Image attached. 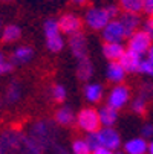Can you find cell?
<instances>
[{
    "label": "cell",
    "mask_w": 153,
    "mask_h": 154,
    "mask_svg": "<svg viewBox=\"0 0 153 154\" xmlns=\"http://www.w3.org/2000/svg\"><path fill=\"white\" fill-rule=\"evenodd\" d=\"M69 49L72 55L80 61L83 58H89V48H87V38L80 31L77 34L69 35Z\"/></svg>",
    "instance_id": "cell-10"
},
{
    "label": "cell",
    "mask_w": 153,
    "mask_h": 154,
    "mask_svg": "<svg viewBox=\"0 0 153 154\" xmlns=\"http://www.w3.org/2000/svg\"><path fill=\"white\" fill-rule=\"evenodd\" d=\"M142 12H145L148 17H151V12H153V0H144V2H142Z\"/></svg>",
    "instance_id": "cell-35"
},
{
    "label": "cell",
    "mask_w": 153,
    "mask_h": 154,
    "mask_svg": "<svg viewBox=\"0 0 153 154\" xmlns=\"http://www.w3.org/2000/svg\"><path fill=\"white\" fill-rule=\"evenodd\" d=\"M104 9H106L107 15L110 17V20L118 18V15H120V8H118V5H115V3H109V5L104 6Z\"/></svg>",
    "instance_id": "cell-31"
},
{
    "label": "cell",
    "mask_w": 153,
    "mask_h": 154,
    "mask_svg": "<svg viewBox=\"0 0 153 154\" xmlns=\"http://www.w3.org/2000/svg\"><path fill=\"white\" fill-rule=\"evenodd\" d=\"M126 48L123 43H104L103 45V57L109 61H120Z\"/></svg>",
    "instance_id": "cell-18"
},
{
    "label": "cell",
    "mask_w": 153,
    "mask_h": 154,
    "mask_svg": "<svg viewBox=\"0 0 153 154\" xmlns=\"http://www.w3.org/2000/svg\"><path fill=\"white\" fill-rule=\"evenodd\" d=\"M21 96H23V85H21L20 81L14 79L8 84L6 87V92H5V99L8 104H15L21 99Z\"/></svg>",
    "instance_id": "cell-20"
},
{
    "label": "cell",
    "mask_w": 153,
    "mask_h": 154,
    "mask_svg": "<svg viewBox=\"0 0 153 154\" xmlns=\"http://www.w3.org/2000/svg\"><path fill=\"white\" fill-rule=\"evenodd\" d=\"M51 152L52 154H71V151L66 148V146H63V145H57V146H54L52 149H51Z\"/></svg>",
    "instance_id": "cell-36"
},
{
    "label": "cell",
    "mask_w": 153,
    "mask_h": 154,
    "mask_svg": "<svg viewBox=\"0 0 153 154\" xmlns=\"http://www.w3.org/2000/svg\"><path fill=\"white\" fill-rule=\"evenodd\" d=\"M144 0H118V8L123 12L129 14H141Z\"/></svg>",
    "instance_id": "cell-23"
},
{
    "label": "cell",
    "mask_w": 153,
    "mask_h": 154,
    "mask_svg": "<svg viewBox=\"0 0 153 154\" xmlns=\"http://www.w3.org/2000/svg\"><path fill=\"white\" fill-rule=\"evenodd\" d=\"M141 58H142V55L126 49L118 63L123 66V69L126 70V73H136L138 67H139V63H141Z\"/></svg>",
    "instance_id": "cell-12"
},
{
    "label": "cell",
    "mask_w": 153,
    "mask_h": 154,
    "mask_svg": "<svg viewBox=\"0 0 153 154\" xmlns=\"http://www.w3.org/2000/svg\"><path fill=\"white\" fill-rule=\"evenodd\" d=\"M0 154H45L18 127L0 130Z\"/></svg>",
    "instance_id": "cell-1"
},
{
    "label": "cell",
    "mask_w": 153,
    "mask_h": 154,
    "mask_svg": "<svg viewBox=\"0 0 153 154\" xmlns=\"http://www.w3.org/2000/svg\"><path fill=\"white\" fill-rule=\"evenodd\" d=\"M129 41H127V49L132 51L135 54H139V55H145V52L151 48V37L147 35L144 31L138 29L135 31L132 35L127 37Z\"/></svg>",
    "instance_id": "cell-7"
},
{
    "label": "cell",
    "mask_w": 153,
    "mask_h": 154,
    "mask_svg": "<svg viewBox=\"0 0 153 154\" xmlns=\"http://www.w3.org/2000/svg\"><path fill=\"white\" fill-rule=\"evenodd\" d=\"M0 32H2V18H0Z\"/></svg>",
    "instance_id": "cell-40"
},
{
    "label": "cell",
    "mask_w": 153,
    "mask_h": 154,
    "mask_svg": "<svg viewBox=\"0 0 153 154\" xmlns=\"http://www.w3.org/2000/svg\"><path fill=\"white\" fill-rule=\"evenodd\" d=\"M98 145L104 146L107 149L118 151L121 146V134L113 128V127H100V130L95 131Z\"/></svg>",
    "instance_id": "cell-5"
},
{
    "label": "cell",
    "mask_w": 153,
    "mask_h": 154,
    "mask_svg": "<svg viewBox=\"0 0 153 154\" xmlns=\"http://www.w3.org/2000/svg\"><path fill=\"white\" fill-rule=\"evenodd\" d=\"M58 28H60V32L64 34V35H72V34H77L81 31V26H83V20L74 14V12H66L63 14L58 20Z\"/></svg>",
    "instance_id": "cell-9"
},
{
    "label": "cell",
    "mask_w": 153,
    "mask_h": 154,
    "mask_svg": "<svg viewBox=\"0 0 153 154\" xmlns=\"http://www.w3.org/2000/svg\"><path fill=\"white\" fill-rule=\"evenodd\" d=\"M21 38V29L20 26L11 23L6 25L5 28H2V32H0V40L6 45H12V43H17Z\"/></svg>",
    "instance_id": "cell-19"
},
{
    "label": "cell",
    "mask_w": 153,
    "mask_h": 154,
    "mask_svg": "<svg viewBox=\"0 0 153 154\" xmlns=\"http://www.w3.org/2000/svg\"><path fill=\"white\" fill-rule=\"evenodd\" d=\"M100 32H101V37H103L104 43H123L126 40L124 29H123L121 23L118 21V18L110 20Z\"/></svg>",
    "instance_id": "cell-8"
},
{
    "label": "cell",
    "mask_w": 153,
    "mask_h": 154,
    "mask_svg": "<svg viewBox=\"0 0 153 154\" xmlns=\"http://www.w3.org/2000/svg\"><path fill=\"white\" fill-rule=\"evenodd\" d=\"M71 154H91V148L87 145L86 139L84 137H77L72 140V145H71Z\"/></svg>",
    "instance_id": "cell-26"
},
{
    "label": "cell",
    "mask_w": 153,
    "mask_h": 154,
    "mask_svg": "<svg viewBox=\"0 0 153 154\" xmlns=\"http://www.w3.org/2000/svg\"><path fill=\"white\" fill-rule=\"evenodd\" d=\"M148 140L144 137H132L124 142V154H147Z\"/></svg>",
    "instance_id": "cell-13"
},
{
    "label": "cell",
    "mask_w": 153,
    "mask_h": 154,
    "mask_svg": "<svg viewBox=\"0 0 153 154\" xmlns=\"http://www.w3.org/2000/svg\"><path fill=\"white\" fill-rule=\"evenodd\" d=\"M26 134L34 140V143L43 152L51 151L54 146H57L61 137L58 125L52 119H46V118L32 121L26 128Z\"/></svg>",
    "instance_id": "cell-2"
},
{
    "label": "cell",
    "mask_w": 153,
    "mask_h": 154,
    "mask_svg": "<svg viewBox=\"0 0 153 154\" xmlns=\"http://www.w3.org/2000/svg\"><path fill=\"white\" fill-rule=\"evenodd\" d=\"M141 31H144L147 35H150V37H153V20H151V17H148L144 23H141Z\"/></svg>",
    "instance_id": "cell-32"
},
{
    "label": "cell",
    "mask_w": 153,
    "mask_h": 154,
    "mask_svg": "<svg viewBox=\"0 0 153 154\" xmlns=\"http://www.w3.org/2000/svg\"><path fill=\"white\" fill-rule=\"evenodd\" d=\"M71 2H72L74 5H78V6H83V5H86V2H87V0H71Z\"/></svg>",
    "instance_id": "cell-38"
},
{
    "label": "cell",
    "mask_w": 153,
    "mask_h": 154,
    "mask_svg": "<svg viewBox=\"0 0 153 154\" xmlns=\"http://www.w3.org/2000/svg\"><path fill=\"white\" fill-rule=\"evenodd\" d=\"M75 124L86 134L95 133V131L100 130V127H101L100 118H98V112L94 107H86V108L80 110V113L75 115Z\"/></svg>",
    "instance_id": "cell-3"
},
{
    "label": "cell",
    "mask_w": 153,
    "mask_h": 154,
    "mask_svg": "<svg viewBox=\"0 0 153 154\" xmlns=\"http://www.w3.org/2000/svg\"><path fill=\"white\" fill-rule=\"evenodd\" d=\"M77 75L81 81H89L94 76V64L89 58H83L77 64Z\"/></svg>",
    "instance_id": "cell-22"
},
{
    "label": "cell",
    "mask_w": 153,
    "mask_h": 154,
    "mask_svg": "<svg viewBox=\"0 0 153 154\" xmlns=\"http://www.w3.org/2000/svg\"><path fill=\"white\" fill-rule=\"evenodd\" d=\"M34 49L31 46H18L14 49L12 57H11V63L12 64H28L29 61L34 60Z\"/></svg>",
    "instance_id": "cell-17"
},
{
    "label": "cell",
    "mask_w": 153,
    "mask_h": 154,
    "mask_svg": "<svg viewBox=\"0 0 153 154\" xmlns=\"http://www.w3.org/2000/svg\"><path fill=\"white\" fill-rule=\"evenodd\" d=\"M64 45H66V41H64L63 34H57V35H52V37L46 38V48L54 54L61 52L64 49Z\"/></svg>",
    "instance_id": "cell-25"
},
{
    "label": "cell",
    "mask_w": 153,
    "mask_h": 154,
    "mask_svg": "<svg viewBox=\"0 0 153 154\" xmlns=\"http://www.w3.org/2000/svg\"><path fill=\"white\" fill-rule=\"evenodd\" d=\"M86 142H87V145H89V148L91 149H95V148H98L100 145H98V139H97V134L95 133H89L86 137Z\"/></svg>",
    "instance_id": "cell-34"
},
{
    "label": "cell",
    "mask_w": 153,
    "mask_h": 154,
    "mask_svg": "<svg viewBox=\"0 0 153 154\" xmlns=\"http://www.w3.org/2000/svg\"><path fill=\"white\" fill-rule=\"evenodd\" d=\"M118 21L121 23L123 29H124V34H126V38L129 35H132L135 31H138L141 28V17L139 14H129V12H123L118 15Z\"/></svg>",
    "instance_id": "cell-11"
},
{
    "label": "cell",
    "mask_w": 153,
    "mask_h": 154,
    "mask_svg": "<svg viewBox=\"0 0 153 154\" xmlns=\"http://www.w3.org/2000/svg\"><path fill=\"white\" fill-rule=\"evenodd\" d=\"M109 21L110 17L107 15L104 6H92L84 14V23L91 31H101Z\"/></svg>",
    "instance_id": "cell-4"
},
{
    "label": "cell",
    "mask_w": 153,
    "mask_h": 154,
    "mask_svg": "<svg viewBox=\"0 0 153 154\" xmlns=\"http://www.w3.org/2000/svg\"><path fill=\"white\" fill-rule=\"evenodd\" d=\"M130 101V89L124 84H115V87H112V90L107 95V104L109 107H112L115 110L124 108L127 105V102Z\"/></svg>",
    "instance_id": "cell-6"
},
{
    "label": "cell",
    "mask_w": 153,
    "mask_h": 154,
    "mask_svg": "<svg viewBox=\"0 0 153 154\" xmlns=\"http://www.w3.org/2000/svg\"><path fill=\"white\" fill-rule=\"evenodd\" d=\"M43 32H45V38L57 35V34H61L60 28H58V21L55 18H48L45 21V25H43Z\"/></svg>",
    "instance_id": "cell-28"
},
{
    "label": "cell",
    "mask_w": 153,
    "mask_h": 154,
    "mask_svg": "<svg viewBox=\"0 0 153 154\" xmlns=\"http://www.w3.org/2000/svg\"><path fill=\"white\" fill-rule=\"evenodd\" d=\"M141 133H142L141 137H144L145 140H150V139H151V136H153V127H151L150 122L144 124V127H142V130H141Z\"/></svg>",
    "instance_id": "cell-33"
},
{
    "label": "cell",
    "mask_w": 153,
    "mask_h": 154,
    "mask_svg": "<svg viewBox=\"0 0 153 154\" xmlns=\"http://www.w3.org/2000/svg\"><path fill=\"white\" fill-rule=\"evenodd\" d=\"M51 96L55 102H64V99H66L68 96V90L66 87H64L63 84H54L52 89H51Z\"/></svg>",
    "instance_id": "cell-27"
},
{
    "label": "cell",
    "mask_w": 153,
    "mask_h": 154,
    "mask_svg": "<svg viewBox=\"0 0 153 154\" xmlns=\"http://www.w3.org/2000/svg\"><path fill=\"white\" fill-rule=\"evenodd\" d=\"M11 70H12V63L8 61L5 54L0 51V75H5V73H8Z\"/></svg>",
    "instance_id": "cell-30"
},
{
    "label": "cell",
    "mask_w": 153,
    "mask_h": 154,
    "mask_svg": "<svg viewBox=\"0 0 153 154\" xmlns=\"http://www.w3.org/2000/svg\"><path fill=\"white\" fill-rule=\"evenodd\" d=\"M98 112V118H100V124L101 127H113L118 121V110L109 107V105H103Z\"/></svg>",
    "instance_id": "cell-16"
},
{
    "label": "cell",
    "mask_w": 153,
    "mask_h": 154,
    "mask_svg": "<svg viewBox=\"0 0 153 154\" xmlns=\"http://www.w3.org/2000/svg\"><path fill=\"white\" fill-rule=\"evenodd\" d=\"M145 110H147V99L138 95L132 102V112L136 115H144Z\"/></svg>",
    "instance_id": "cell-29"
},
{
    "label": "cell",
    "mask_w": 153,
    "mask_h": 154,
    "mask_svg": "<svg viewBox=\"0 0 153 154\" xmlns=\"http://www.w3.org/2000/svg\"><path fill=\"white\" fill-rule=\"evenodd\" d=\"M103 95H104V89L103 85L98 84V82H91L84 87V98L87 102L91 104H97L103 99Z\"/></svg>",
    "instance_id": "cell-21"
},
{
    "label": "cell",
    "mask_w": 153,
    "mask_h": 154,
    "mask_svg": "<svg viewBox=\"0 0 153 154\" xmlns=\"http://www.w3.org/2000/svg\"><path fill=\"white\" fill-rule=\"evenodd\" d=\"M126 75H127L126 70L123 69V66L118 61H109L107 69H106V76L109 81H112L115 84H123Z\"/></svg>",
    "instance_id": "cell-15"
},
{
    "label": "cell",
    "mask_w": 153,
    "mask_h": 154,
    "mask_svg": "<svg viewBox=\"0 0 153 154\" xmlns=\"http://www.w3.org/2000/svg\"><path fill=\"white\" fill-rule=\"evenodd\" d=\"M0 2H5V3H8V2H12V0H0Z\"/></svg>",
    "instance_id": "cell-39"
},
{
    "label": "cell",
    "mask_w": 153,
    "mask_h": 154,
    "mask_svg": "<svg viewBox=\"0 0 153 154\" xmlns=\"http://www.w3.org/2000/svg\"><path fill=\"white\" fill-rule=\"evenodd\" d=\"M91 154H115V151L107 149V148H104V146H98V148L92 149V151H91Z\"/></svg>",
    "instance_id": "cell-37"
},
{
    "label": "cell",
    "mask_w": 153,
    "mask_h": 154,
    "mask_svg": "<svg viewBox=\"0 0 153 154\" xmlns=\"http://www.w3.org/2000/svg\"><path fill=\"white\" fill-rule=\"evenodd\" d=\"M54 122L60 127H69L75 122V113H74V110L68 105H64V107H60L55 115H54Z\"/></svg>",
    "instance_id": "cell-14"
},
{
    "label": "cell",
    "mask_w": 153,
    "mask_h": 154,
    "mask_svg": "<svg viewBox=\"0 0 153 154\" xmlns=\"http://www.w3.org/2000/svg\"><path fill=\"white\" fill-rule=\"evenodd\" d=\"M145 54H147V55H145V57L142 55V58H141L138 72L142 73V75L151 76V73H153V48H150Z\"/></svg>",
    "instance_id": "cell-24"
}]
</instances>
